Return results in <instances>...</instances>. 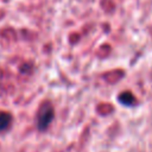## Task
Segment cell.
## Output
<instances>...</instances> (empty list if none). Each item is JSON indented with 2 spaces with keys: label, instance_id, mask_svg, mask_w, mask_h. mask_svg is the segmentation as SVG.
Here are the masks:
<instances>
[{
  "label": "cell",
  "instance_id": "3",
  "mask_svg": "<svg viewBox=\"0 0 152 152\" xmlns=\"http://www.w3.org/2000/svg\"><path fill=\"white\" fill-rule=\"evenodd\" d=\"M11 124V116L7 113H0V131H4Z\"/></svg>",
  "mask_w": 152,
  "mask_h": 152
},
{
  "label": "cell",
  "instance_id": "1",
  "mask_svg": "<svg viewBox=\"0 0 152 152\" xmlns=\"http://www.w3.org/2000/svg\"><path fill=\"white\" fill-rule=\"evenodd\" d=\"M52 119H53V108L50 103L46 102L39 108V112L37 115V125L39 129H45L50 125Z\"/></svg>",
  "mask_w": 152,
  "mask_h": 152
},
{
  "label": "cell",
  "instance_id": "2",
  "mask_svg": "<svg viewBox=\"0 0 152 152\" xmlns=\"http://www.w3.org/2000/svg\"><path fill=\"white\" fill-rule=\"evenodd\" d=\"M118 101L120 103L125 104V106H128V107L134 106L137 103V100H135V97L133 96V94L131 91H124V93H121L119 95V97H118Z\"/></svg>",
  "mask_w": 152,
  "mask_h": 152
}]
</instances>
